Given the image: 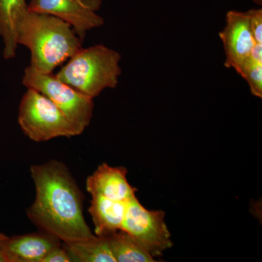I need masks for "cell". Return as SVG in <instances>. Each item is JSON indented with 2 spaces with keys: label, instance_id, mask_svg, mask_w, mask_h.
I'll use <instances>...</instances> for the list:
<instances>
[{
  "label": "cell",
  "instance_id": "7",
  "mask_svg": "<svg viewBox=\"0 0 262 262\" xmlns=\"http://www.w3.org/2000/svg\"><path fill=\"white\" fill-rule=\"evenodd\" d=\"M102 0H31L29 10L34 13L53 15L70 24L83 40L88 31L104 24L98 15Z\"/></svg>",
  "mask_w": 262,
  "mask_h": 262
},
{
  "label": "cell",
  "instance_id": "19",
  "mask_svg": "<svg viewBox=\"0 0 262 262\" xmlns=\"http://www.w3.org/2000/svg\"><path fill=\"white\" fill-rule=\"evenodd\" d=\"M252 1L253 3H255L258 6H261L262 5V0H251Z\"/></svg>",
  "mask_w": 262,
  "mask_h": 262
},
{
  "label": "cell",
  "instance_id": "3",
  "mask_svg": "<svg viewBox=\"0 0 262 262\" xmlns=\"http://www.w3.org/2000/svg\"><path fill=\"white\" fill-rule=\"evenodd\" d=\"M121 55L97 45L81 48L56 74L58 80L94 98L106 89H115L122 73Z\"/></svg>",
  "mask_w": 262,
  "mask_h": 262
},
{
  "label": "cell",
  "instance_id": "2",
  "mask_svg": "<svg viewBox=\"0 0 262 262\" xmlns=\"http://www.w3.org/2000/svg\"><path fill=\"white\" fill-rule=\"evenodd\" d=\"M17 43L31 52V67L51 74L82 48L70 24L53 15L28 10L17 28Z\"/></svg>",
  "mask_w": 262,
  "mask_h": 262
},
{
  "label": "cell",
  "instance_id": "12",
  "mask_svg": "<svg viewBox=\"0 0 262 262\" xmlns=\"http://www.w3.org/2000/svg\"><path fill=\"white\" fill-rule=\"evenodd\" d=\"M28 10L26 0H0V36L4 40L5 59L15 56L18 48L17 28Z\"/></svg>",
  "mask_w": 262,
  "mask_h": 262
},
{
  "label": "cell",
  "instance_id": "6",
  "mask_svg": "<svg viewBox=\"0 0 262 262\" xmlns=\"http://www.w3.org/2000/svg\"><path fill=\"white\" fill-rule=\"evenodd\" d=\"M163 211L146 209L138 198L127 203L120 230L130 235L152 257L159 256L173 246Z\"/></svg>",
  "mask_w": 262,
  "mask_h": 262
},
{
  "label": "cell",
  "instance_id": "13",
  "mask_svg": "<svg viewBox=\"0 0 262 262\" xmlns=\"http://www.w3.org/2000/svg\"><path fill=\"white\" fill-rule=\"evenodd\" d=\"M72 261L116 262L107 237L94 235L90 238L64 244Z\"/></svg>",
  "mask_w": 262,
  "mask_h": 262
},
{
  "label": "cell",
  "instance_id": "15",
  "mask_svg": "<svg viewBox=\"0 0 262 262\" xmlns=\"http://www.w3.org/2000/svg\"><path fill=\"white\" fill-rule=\"evenodd\" d=\"M249 86L253 96L262 98V45L256 44L248 61L237 72Z\"/></svg>",
  "mask_w": 262,
  "mask_h": 262
},
{
  "label": "cell",
  "instance_id": "4",
  "mask_svg": "<svg viewBox=\"0 0 262 262\" xmlns=\"http://www.w3.org/2000/svg\"><path fill=\"white\" fill-rule=\"evenodd\" d=\"M18 122L24 134L35 142L79 136L61 110L45 95L27 89L20 103Z\"/></svg>",
  "mask_w": 262,
  "mask_h": 262
},
{
  "label": "cell",
  "instance_id": "11",
  "mask_svg": "<svg viewBox=\"0 0 262 262\" xmlns=\"http://www.w3.org/2000/svg\"><path fill=\"white\" fill-rule=\"evenodd\" d=\"M127 203L92 195L89 211L94 222L96 235L107 237L121 229Z\"/></svg>",
  "mask_w": 262,
  "mask_h": 262
},
{
  "label": "cell",
  "instance_id": "17",
  "mask_svg": "<svg viewBox=\"0 0 262 262\" xmlns=\"http://www.w3.org/2000/svg\"><path fill=\"white\" fill-rule=\"evenodd\" d=\"M70 255L64 248L59 246L48 253L42 262H71Z\"/></svg>",
  "mask_w": 262,
  "mask_h": 262
},
{
  "label": "cell",
  "instance_id": "1",
  "mask_svg": "<svg viewBox=\"0 0 262 262\" xmlns=\"http://www.w3.org/2000/svg\"><path fill=\"white\" fill-rule=\"evenodd\" d=\"M30 171L36 191L27 211L31 222L64 244L94 237L84 220L83 196L64 164L51 160Z\"/></svg>",
  "mask_w": 262,
  "mask_h": 262
},
{
  "label": "cell",
  "instance_id": "10",
  "mask_svg": "<svg viewBox=\"0 0 262 262\" xmlns=\"http://www.w3.org/2000/svg\"><path fill=\"white\" fill-rule=\"evenodd\" d=\"M60 239L42 232L6 236L5 251L8 262H42L48 253L61 246Z\"/></svg>",
  "mask_w": 262,
  "mask_h": 262
},
{
  "label": "cell",
  "instance_id": "9",
  "mask_svg": "<svg viewBox=\"0 0 262 262\" xmlns=\"http://www.w3.org/2000/svg\"><path fill=\"white\" fill-rule=\"evenodd\" d=\"M127 169L113 167L108 164L99 165L86 182V189L91 195H101L112 201L128 202L136 196V188L127 179Z\"/></svg>",
  "mask_w": 262,
  "mask_h": 262
},
{
  "label": "cell",
  "instance_id": "5",
  "mask_svg": "<svg viewBox=\"0 0 262 262\" xmlns=\"http://www.w3.org/2000/svg\"><path fill=\"white\" fill-rule=\"evenodd\" d=\"M22 83L45 95L72 122L79 134L89 126L94 113V98L58 80L53 74H44L29 66L24 71Z\"/></svg>",
  "mask_w": 262,
  "mask_h": 262
},
{
  "label": "cell",
  "instance_id": "18",
  "mask_svg": "<svg viewBox=\"0 0 262 262\" xmlns=\"http://www.w3.org/2000/svg\"><path fill=\"white\" fill-rule=\"evenodd\" d=\"M6 236L4 234H0V262H8L5 251V241Z\"/></svg>",
  "mask_w": 262,
  "mask_h": 262
},
{
  "label": "cell",
  "instance_id": "16",
  "mask_svg": "<svg viewBox=\"0 0 262 262\" xmlns=\"http://www.w3.org/2000/svg\"><path fill=\"white\" fill-rule=\"evenodd\" d=\"M250 25L256 44L262 45V9L261 8L248 10Z\"/></svg>",
  "mask_w": 262,
  "mask_h": 262
},
{
  "label": "cell",
  "instance_id": "8",
  "mask_svg": "<svg viewBox=\"0 0 262 262\" xmlns=\"http://www.w3.org/2000/svg\"><path fill=\"white\" fill-rule=\"evenodd\" d=\"M225 54V67L236 72L249 59L256 42L253 38L248 11L229 10L225 26L220 32Z\"/></svg>",
  "mask_w": 262,
  "mask_h": 262
},
{
  "label": "cell",
  "instance_id": "14",
  "mask_svg": "<svg viewBox=\"0 0 262 262\" xmlns=\"http://www.w3.org/2000/svg\"><path fill=\"white\" fill-rule=\"evenodd\" d=\"M110 249L116 262H154V257L122 230L107 236Z\"/></svg>",
  "mask_w": 262,
  "mask_h": 262
}]
</instances>
